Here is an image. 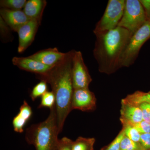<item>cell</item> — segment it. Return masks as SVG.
Returning <instances> with one entry per match:
<instances>
[{
    "label": "cell",
    "mask_w": 150,
    "mask_h": 150,
    "mask_svg": "<svg viewBox=\"0 0 150 150\" xmlns=\"http://www.w3.org/2000/svg\"><path fill=\"white\" fill-rule=\"evenodd\" d=\"M74 50L66 53L65 58L45 74L38 78L51 86L56 97V108L59 133L63 130L67 116L71 111L73 87L72 71Z\"/></svg>",
    "instance_id": "obj_1"
},
{
    "label": "cell",
    "mask_w": 150,
    "mask_h": 150,
    "mask_svg": "<svg viewBox=\"0 0 150 150\" xmlns=\"http://www.w3.org/2000/svg\"><path fill=\"white\" fill-rule=\"evenodd\" d=\"M133 35L120 26L95 35L93 55L100 73L110 74L121 68L122 56Z\"/></svg>",
    "instance_id": "obj_2"
},
{
    "label": "cell",
    "mask_w": 150,
    "mask_h": 150,
    "mask_svg": "<svg viewBox=\"0 0 150 150\" xmlns=\"http://www.w3.org/2000/svg\"><path fill=\"white\" fill-rule=\"evenodd\" d=\"M59 134L56 106L45 121L27 129L25 140L36 150H58Z\"/></svg>",
    "instance_id": "obj_3"
},
{
    "label": "cell",
    "mask_w": 150,
    "mask_h": 150,
    "mask_svg": "<svg viewBox=\"0 0 150 150\" xmlns=\"http://www.w3.org/2000/svg\"><path fill=\"white\" fill-rule=\"evenodd\" d=\"M150 38V18L144 23L131 37L123 53L121 67H129L134 64L142 46Z\"/></svg>",
    "instance_id": "obj_4"
},
{
    "label": "cell",
    "mask_w": 150,
    "mask_h": 150,
    "mask_svg": "<svg viewBox=\"0 0 150 150\" xmlns=\"http://www.w3.org/2000/svg\"><path fill=\"white\" fill-rule=\"evenodd\" d=\"M147 20L144 9L140 1L126 0L123 16L118 26L126 28L134 34Z\"/></svg>",
    "instance_id": "obj_5"
},
{
    "label": "cell",
    "mask_w": 150,
    "mask_h": 150,
    "mask_svg": "<svg viewBox=\"0 0 150 150\" xmlns=\"http://www.w3.org/2000/svg\"><path fill=\"white\" fill-rule=\"evenodd\" d=\"M125 2L124 0H109L103 16L97 23L93 30L95 35L114 29L123 16Z\"/></svg>",
    "instance_id": "obj_6"
},
{
    "label": "cell",
    "mask_w": 150,
    "mask_h": 150,
    "mask_svg": "<svg viewBox=\"0 0 150 150\" xmlns=\"http://www.w3.org/2000/svg\"><path fill=\"white\" fill-rule=\"evenodd\" d=\"M72 76L74 89L89 88L92 79L81 51H74Z\"/></svg>",
    "instance_id": "obj_7"
},
{
    "label": "cell",
    "mask_w": 150,
    "mask_h": 150,
    "mask_svg": "<svg viewBox=\"0 0 150 150\" xmlns=\"http://www.w3.org/2000/svg\"><path fill=\"white\" fill-rule=\"evenodd\" d=\"M96 99L93 92L89 88L74 89L71 101V110L91 111L96 108Z\"/></svg>",
    "instance_id": "obj_8"
},
{
    "label": "cell",
    "mask_w": 150,
    "mask_h": 150,
    "mask_svg": "<svg viewBox=\"0 0 150 150\" xmlns=\"http://www.w3.org/2000/svg\"><path fill=\"white\" fill-rule=\"evenodd\" d=\"M40 22L31 19L23 25L18 31L19 43L18 52L22 53L31 45L35 38Z\"/></svg>",
    "instance_id": "obj_9"
},
{
    "label": "cell",
    "mask_w": 150,
    "mask_h": 150,
    "mask_svg": "<svg viewBox=\"0 0 150 150\" xmlns=\"http://www.w3.org/2000/svg\"><path fill=\"white\" fill-rule=\"evenodd\" d=\"M13 64L21 69L38 75H43L48 73L52 67H48L35 59L28 57H14L12 60Z\"/></svg>",
    "instance_id": "obj_10"
},
{
    "label": "cell",
    "mask_w": 150,
    "mask_h": 150,
    "mask_svg": "<svg viewBox=\"0 0 150 150\" xmlns=\"http://www.w3.org/2000/svg\"><path fill=\"white\" fill-rule=\"evenodd\" d=\"M0 14L1 17L9 27L16 32L23 25L31 20L22 10H12L1 8Z\"/></svg>",
    "instance_id": "obj_11"
},
{
    "label": "cell",
    "mask_w": 150,
    "mask_h": 150,
    "mask_svg": "<svg viewBox=\"0 0 150 150\" xmlns=\"http://www.w3.org/2000/svg\"><path fill=\"white\" fill-rule=\"evenodd\" d=\"M66 55V53H62L54 48L41 50L29 57L48 67H53L62 62Z\"/></svg>",
    "instance_id": "obj_12"
},
{
    "label": "cell",
    "mask_w": 150,
    "mask_h": 150,
    "mask_svg": "<svg viewBox=\"0 0 150 150\" xmlns=\"http://www.w3.org/2000/svg\"><path fill=\"white\" fill-rule=\"evenodd\" d=\"M31 107L26 100L23 101L19 109V112L14 117L12 121L14 131L17 133H22L24 131L25 126L32 115Z\"/></svg>",
    "instance_id": "obj_13"
},
{
    "label": "cell",
    "mask_w": 150,
    "mask_h": 150,
    "mask_svg": "<svg viewBox=\"0 0 150 150\" xmlns=\"http://www.w3.org/2000/svg\"><path fill=\"white\" fill-rule=\"evenodd\" d=\"M120 119L129 123H139L143 121L142 111L140 108L121 101Z\"/></svg>",
    "instance_id": "obj_14"
},
{
    "label": "cell",
    "mask_w": 150,
    "mask_h": 150,
    "mask_svg": "<svg viewBox=\"0 0 150 150\" xmlns=\"http://www.w3.org/2000/svg\"><path fill=\"white\" fill-rule=\"evenodd\" d=\"M46 4V1L44 0H29L27 1L23 11L30 19L37 20L41 22Z\"/></svg>",
    "instance_id": "obj_15"
},
{
    "label": "cell",
    "mask_w": 150,
    "mask_h": 150,
    "mask_svg": "<svg viewBox=\"0 0 150 150\" xmlns=\"http://www.w3.org/2000/svg\"><path fill=\"white\" fill-rule=\"evenodd\" d=\"M121 101L136 106L142 103H147L150 104V94L140 91H136L128 95Z\"/></svg>",
    "instance_id": "obj_16"
},
{
    "label": "cell",
    "mask_w": 150,
    "mask_h": 150,
    "mask_svg": "<svg viewBox=\"0 0 150 150\" xmlns=\"http://www.w3.org/2000/svg\"><path fill=\"white\" fill-rule=\"evenodd\" d=\"M96 140L94 138L79 137L73 142L72 150H93Z\"/></svg>",
    "instance_id": "obj_17"
},
{
    "label": "cell",
    "mask_w": 150,
    "mask_h": 150,
    "mask_svg": "<svg viewBox=\"0 0 150 150\" xmlns=\"http://www.w3.org/2000/svg\"><path fill=\"white\" fill-rule=\"evenodd\" d=\"M27 2L26 0H2L0 6L2 8L12 10H21Z\"/></svg>",
    "instance_id": "obj_18"
},
{
    "label": "cell",
    "mask_w": 150,
    "mask_h": 150,
    "mask_svg": "<svg viewBox=\"0 0 150 150\" xmlns=\"http://www.w3.org/2000/svg\"><path fill=\"white\" fill-rule=\"evenodd\" d=\"M123 125V129L126 137L137 143H139L141 134L135 127L129 123L121 122Z\"/></svg>",
    "instance_id": "obj_19"
},
{
    "label": "cell",
    "mask_w": 150,
    "mask_h": 150,
    "mask_svg": "<svg viewBox=\"0 0 150 150\" xmlns=\"http://www.w3.org/2000/svg\"><path fill=\"white\" fill-rule=\"evenodd\" d=\"M56 100L55 95L52 91H47L41 97L39 108H48L51 110L56 106Z\"/></svg>",
    "instance_id": "obj_20"
},
{
    "label": "cell",
    "mask_w": 150,
    "mask_h": 150,
    "mask_svg": "<svg viewBox=\"0 0 150 150\" xmlns=\"http://www.w3.org/2000/svg\"><path fill=\"white\" fill-rule=\"evenodd\" d=\"M47 83L46 82L41 81L33 87L30 94V97L32 100L34 101L38 98L42 96L48 91Z\"/></svg>",
    "instance_id": "obj_21"
},
{
    "label": "cell",
    "mask_w": 150,
    "mask_h": 150,
    "mask_svg": "<svg viewBox=\"0 0 150 150\" xmlns=\"http://www.w3.org/2000/svg\"><path fill=\"white\" fill-rule=\"evenodd\" d=\"M120 150H144L140 143H137L129 139L126 136L122 139Z\"/></svg>",
    "instance_id": "obj_22"
},
{
    "label": "cell",
    "mask_w": 150,
    "mask_h": 150,
    "mask_svg": "<svg viewBox=\"0 0 150 150\" xmlns=\"http://www.w3.org/2000/svg\"><path fill=\"white\" fill-rule=\"evenodd\" d=\"M125 136L123 129L120 131L117 137L111 143L101 150H120V146L122 139Z\"/></svg>",
    "instance_id": "obj_23"
},
{
    "label": "cell",
    "mask_w": 150,
    "mask_h": 150,
    "mask_svg": "<svg viewBox=\"0 0 150 150\" xmlns=\"http://www.w3.org/2000/svg\"><path fill=\"white\" fill-rule=\"evenodd\" d=\"M121 122L129 123L135 127L141 134H150V123L144 121H142L139 123H129L120 119Z\"/></svg>",
    "instance_id": "obj_24"
},
{
    "label": "cell",
    "mask_w": 150,
    "mask_h": 150,
    "mask_svg": "<svg viewBox=\"0 0 150 150\" xmlns=\"http://www.w3.org/2000/svg\"><path fill=\"white\" fill-rule=\"evenodd\" d=\"M137 106L140 108L142 111L143 121L150 123V104L142 103Z\"/></svg>",
    "instance_id": "obj_25"
},
{
    "label": "cell",
    "mask_w": 150,
    "mask_h": 150,
    "mask_svg": "<svg viewBox=\"0 0 150 150\" xmlns=\"http://www.w3.org/2000/svg\"><path fill=\"white\" fill-rule=\"evenodd\" d=\"M73 141L67 137L59 139L58 150H72Z\"/></svg>",
    "instance_id": "obj_26"
},
{
    "label": "cell",
    "mask_w": 150,
    "mask_h": 150,
    "mask_svg": "<svg viewBox=\"0 0 150 150\" xmlns=\"http://www.w3.org/2000/svg\"><path fill=\"white\" fill-rule=\"evenodd\" d=\"M139 143L144 150H150V134H141Z\"/></svg>",
    "instance_id": "obj_27"
},
{
    "label": "cell",
    "mask_w": 150,
    "mask_h": 150,
    "mask_svg": "<svg viewBox=\"0 0 150 150\" xmlns=\"http://www.w3.org/2000/svg\"><path fill=\"white\" fill-rule=\"evenodd\" d=\"M1 35L3 37H6L10 35L9 28L8 25L4 21L1 17Z\"/></svg>",
    "instance_id": "obj_28"
},
{
    "label": "cell",
    "mask_w": 150,
    "mask_h": 150,
    "mask_svg": "<svg viewBox=\"0 0 150 150\" xmlns=\"http://www.w3.org/2000/svg\"><path fill=\"white\" fill-rule=\"evenodd\" d=\"M140 1L144 9L147 19L150 18V0H140Z\"/></svg>",
    "instance_id": "obj_29"
},
{
    "label": "cell",
    "mask_w": 150,
    "mask_h": 150,
    "mask_svg": "<svg viewBox=\"0 0 150 150\" xmlns=\"http://www.w3.org/2000/svg\"><path fill=\"white\" fill-rule=\"evenodd\" d=\"M149 93L150 94V91L149 92Z\"/></svg>",
    "instance_id": "obj_30"
}]
</instances>
